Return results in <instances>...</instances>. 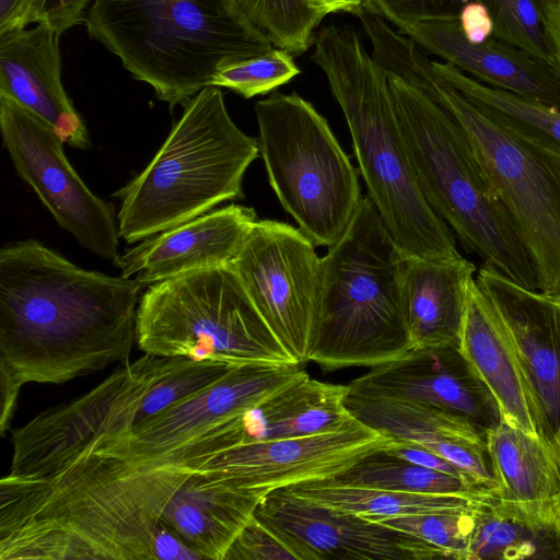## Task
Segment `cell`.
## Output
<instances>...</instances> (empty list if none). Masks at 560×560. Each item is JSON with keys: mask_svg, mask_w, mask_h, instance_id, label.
I'll list each match as a JSON object with an SVG mask.
<instances>
[{"mask_svg": "<svg viewBox=\"0 0 560 560\" xmlns=\"http://www.w3.org/2000/svg\"><path fill=\"white\" fill-rule=\"evenodd\" d=\"M142 284L83 269L36 240L0 250V432L21 387L128 362Z\"/></svg>", "mask_w": 560, "mask_h": 560, "instance_id": "obj_1", "label": "cell"}, {"mask_svg": "<svg viewBox=\"0 0 560 560\" xmlns=\"http://www.w3.org/2000/svg\"><path fill=\"white\" fill-rule=\"evenodd\" d=\"M228 447L220 423L141 463L81 453L45 477L20 480L16 514L50 560L198 559L160 517L179 486Z\"/></svg>", "mask_w": 560, "mask_h": 560, "instance_id": "obj_2", "label": "cell"}, {"mask_svg": "<svg viewBox=\"0 0 560 560\" xmlns=\"http://www.w3.org/2000/svg\"><path fill=\"white\" fill-rule=\"evenodd\" d=\"M312 60L325 72L346 118L368 197L405 255L459 254L451 228L431 209L416 179L387 72L351 28L329 25Z\"/></svg>", "mask_w": 560, "mask_h": 560, "instance_id": "obj_3", "label": "cell"}, {"mask_svg": "<svg viewBox=\"0 0 560 560\" xmlns=\"http://www.w3.org/2000/svg\"><path fill=\"white\" fill-rule=\"evenodd\" d=\"M385 71L424 92L456 122L529 254L537 291L560 294V153L522 137L468 101L412 39L386 30L373 44Z\"/></svg>", "mask_w": 560, "mask_h": 560, "instance_id": "obj_4", "label": "cell"}, {"mask_svg": "<svg viewBox=\"0 0 560 560\" xmlns=\"http://www.w3.org/2000/svg\"><path fill=\"white\" fill-rule=\"evenodd\" d=\"M84 21L171 108L211 86L223 67L273 48L233 0H94Z\"/></svg>", "mask_w": 560, "mask_h": 560, "instance_id": "obj_5", "label": "cell"}, {"mask_svg": "<svg viewBox=\"0 0 560 560\" xmlns=\"http://www.w3.org/2000/svg\"><path fill=\"white\" fill-rule=\"evenodd\" d=\"M404 252L370 198L320 261L316 329L308 362L325 371L374 368L413 349L401 301Z\"/></svg>", "mask_w": 560, "mask_h": 560, "instance_id": "obj_6", "label": "cell"}, {"mask_svg": "<svg viewBox=\"0 0 560 560\" xmlns=\"http://www.w3.org/2000/svg\"><path fill=\"white\" fill-rule=\"evenodd\" d=\"M180 118L147 167L115 196L119 237L140 242L243 198L257 139L231 119L218 86L186 101Z\"/></svg>", "mask_w": 560, "mask_h": 560, "instance_id": "obj_7", "label": "cell"}, {"mask_svg": "<svg viewBox=\"0 0 560 560\" xmlns=\"http://www.w3.org/2000/svg\"><path fill=\"white\" fill-rule=\"evenodd\" d=\"M387 75L416 179L431 209L466 252L537 290L529 254L462 130L424 92L394 73Z\"/></svg>", "mask_w": 560, "mask_h": 560, "instance_id": "obj_8", "label": "cell"}, {"mask_svg": "<svg viewBox=\"0 0 560 560\" xmlns=\"http://www.w3.org/2000/svg\"><path fill=\"white\" fill-rule=\"evenodd\" d=\"M136 342L144 353L158 357L230 364L295 363L231 265L188 271L149 285L137 307Z\"/></svg>", "mask_w": 560, "mask_h": 560, "instance_id": "obj_9", "label": "cell"}, {"mask_svg": "<svg viewBox=\"0 0 560 560\" xmlns=\"http://www.w3.org/2000/svg\"><path fill=\"white\" fill-rule=\"evenodd\" d=\"M258 148L282 208L315 246L330 247L362 199L359 174L327 120L296 93L255 105Z\"/></svg>", "mask_w": 560, "mask_h": 560, "instance_id": "obj_10", "label": "cell"}, {"mask_svg": "<svg viewBox=\"0 0 560 560\" xmlns=\"http://www.w3.org/2000/svg\"><path fill=\"white\" fill-rule=\"evenodd\" d=\"M300 229L256 220L231 264L254 306L298 364L308 362L320 291V261Z\"/></svg>", "mask_w": 560, "mask_h": 560, "instance_id": "obj_11", "label": "cell"}, {"mask_svg": "<svg viewBox=\"0 0 560 560\" xmlns=\"http://www.w3.org/2000/svg\"><path fill=\"white\" fill-rule=\"evenodd\" d=\"M0 129L19 176L57 223L101 258L119 256L115 207L96 195L67 160L63 141L44 120L0 94Z\"/></svg>", "mask_w": 560, "mask_h": 560, "instance_id": "obj_12", "label": "cell"}, {"mask_svg": "<svg viewBox=\"0 0 560 560\" xmlns=\"http://www.w3.org/2000/svg\"><path fill=\"white\" fill-rule=\"evenodd\" d=\"M306 374L296 363L233 365L195 396L95 442L82 453H97L129 464L154 459L238 416Z\"/></svg>", "mask_w": 560, "mask_h": 560, "instance_id": "obj_13", "label": "cell"}, {"mask_svg": "<svg viewBox=\"0 0 560 560\" xmlns=\"http://www.w3.org/2000/svg\"><path fill=\"white\" fill-rule=\"evenodd\" d=\"M254 515L295 560H435L439 548L364 517L306 502L284 488L267 493Z\"/></svg>", "mask_w": 560, "mask_h": 560, "instance_id": "obj_14", "label": "cell"}, {"mask_svg": "<svg viewBox=\"0 0 560 560\" xmlns=\"http://www.w3.org/2000/svg\"><path fill=\"white\" fill-rule=\"evenodd\" d=\"M475 280L504 326L548 451L560 428V308L486 265Z\"/></svg>", "mask_w": 560, "mask_h": 560, "instance_id": "obj_15", "label": "cell"}, {"mask_svg": "<svg viewBox=\"0 0 560 560\" xmlns=\"http://www.w3.org/2000/svg\"><path fill=\"white\" fill-rule=\"evenodd\" d=\"M392 441L354 418L335 431L226 448L205 468L266 495L276 489L329 479Z\"/></svg>", "mask_w": 560, "mask_h": 560, "instance_id": "obj_16", "label": "cell"}, {"mask_svg": "<svg viewBox=\"0 0 560 560\" xmlns=\"http://www.w3.org/2000/svg\"><path fill=\"white\" fill-rule=\"evenodd\" d=\"M351 392L417 401L458 413L486 432L501 420L492 394L455 346L412 349L348 384Z\"/></svg>", "mask_w": 560, "mask_h": 560, "instance_id": "obj_17", "label": "cell"}, {"mask_svg": "<svg viewBox=\"0 0 560 560\" xmlns=\"http://www.w3.org/2000/svg\"><path fill=\"white\" fill-rule=\"evenodd\" d=\"M345 405L366 427L393 440L413 442L442 456L477 488L497 495L486 431L468 418L430 405L351 392Z\"/></svg>", "mask_w": 560, "mask_h": 560, "instance_id": "obj_18", "label": "cell"}, {"mask_svg": "<svg viewBox=\"0 0 560 560\" xmlns=\"http://www.w3.org/2000/svg\"><path fill=\"white\" fill-rule=\"evenodd\" d=\"M256 220L253 208L232 203L140 241L119 254L114 264L122 277L135 278L142 285L228 266Z\"/></svg>", "mask_w": 560, "mask_h": 560, "instance_id": "obj_19", "label": "cell"}, {"mask_svg": "<svg viewBox=\"0 0 560 560\" xmlns=\"http://www.w3.org/2000/svg\"><path fill=\"white\" fill-rule=\"evenodd\" d=\"M59 38L44 23L0 36V94L48 124L67 144L86 150L88 128L61 82Z\"/></svg>", "mask_w": 560, "mask_h": 560, "instance_id": "obj_20", "label": "cell"}, {"mask_svg": "<svg viewBox=\"0 0 560 560\" xmlns=\"http://www.w3.org/2000/svg\"><path fill=\"white\" fill-rule=\"evenodd\" d=\"M264 497L203 466L175 491L160 522L199 559L224 560Z\"/></svg>", "mask_w": 560, "mask_h": 560, "instance_id": "obj_21", "label": "cell"}, {"mask_svg": "<svg viewBox=\"0 0 560 560\" xmlns=\"http://www.w3.org/2000/svg\"><path fill=\"white\" fill-rule=\"evenodd\" d=\"M477 269L460 254L423 258L405 255L401 301L413 349L455 346Z\"/></svg>", "mask_w": 560, "mask_h": 560, "instance_id": "obj_22", "label": "cell"}, {"mask_svg": "<svg viewBox=\"0 0 560 560\" xmlns=\"http://www.w3.org/2000/svg\"><path fill=\"white\" fill-rule=\"evenodd\" d=\"M458 350L492 394L502 420L539 436L523 375L504 326L476 280L469 287Z\"/></svg>", "mask_w": 560, "mask_h": 560, "instance_id": "obj_23", "label": "cell"}, {"mask_svg": "<svg viewBox=\"0 0 560 560\" xmlns=\"http://www.w3.org/2000/svg\"><path fill=\"white\" fill-rule=\"evenodd\" d=\"M349 389L306 374L231 419L235 446L341 429L354 420L345 405Z\"/></svg>", "mask_w": 560, "mask_h": 560, "instance_id": "obj_24", "label": "cell"}, {"mask_svg": "<svg viewBox=\"0 0 560 560\" xmlns=\"http://www.w3.org/2000/svg\"><path fill=\"white\" fill-rule=\"evenodd\" d=\"M422 50L434 54L488 85L560 108V88L529 62L490 43L469 42L458 16L423 21L400 30Z\"/></svg>", "mask_w": 560, "mask_h": 560, "instance_id": "obj_25", "label": "cell"}, {"mask_svg": "<svg viewBox=\"0 0 560 560\" xmlns=\"http://www.w3.org/2000/svg\"><path fill=\"white\" fill-rule=\"evenodd\" d=\"M560 560V528L549 500L524 503L493 498L475 512L467 560Z\"/></svg>", "mask_w": 560, "mask_h": 560, "instance_id": "obj_26", "label": "cell"}, {"mask_svg": "<svg viewBox=\"0 0 560 560\" xmlns=\"http://www.w3.org/2000/svg\"><path fill=\"white\" fill-rule=\"evenodd\" d=\"M486 445L498 499L541 503L557 495L551 462L539 436L501 420L486 432Z\"/></svg>", "mask_w": 560, "mask_h": 560, "instance_id": "obj_27", "label": "cell"}, {"mask_svg": "<svg viewBox=\"0 0 560 560\" xmlns=\"http://www.w3.org/2000/svg\"><path fill=\"white\" fill-rule=\"evenodd\" d=\"M316 505L363 517H394L409 514L460 511L477 508L492 494H422L308 481L284 488Z\"/></svg>", "mask_w": 560, "mask_h": 560, "instance_id": "obj_28", "label": "cell"}, {"mask_svg": "<svg viewBox=\"0 0 560 560\" xmlns=\"http://www.w3.org/2000/svg\"><path fill=\"white\" fill-rule=\"evenodd\" d=\"M433 70L478 108L513 132L560 153V108L482 83L448 62Z\"/></svg>", "mask_w": 560, "mask_h": 560, "instance_id": "obj_29", "label": "cell"}, {"mask_svg": "<svg viewBox=\"0 0 560 560\" xmlns=\"http://www.w3.org/2000/svg\"><path fill=\"white\" fill-rule=\"evenodd\" d=\"M384 448L362 457L325 481L349 487L422 494H491L462 478L409 463L387 453Z\"/></svg>", "mask_w": 560, "mask_h": 560, "instance_id": "obj_30", "label": "cell"}, {"mask_svg": "<svg viewBox=\"0 0 560 560\" xmlns=\"http://www.w3.org/2000/svg\"><path fill=\"white\" fill-rule=\"evenodd\" d=\"M244 20L273 47L292 56L305 52L326 13L311 0H233Z\"/></svg>", "mask_w": 560, "mask_h": 560, "instance_id": "obj_31", "label": "cell"}, {"mask_svg": "<svg viewBox=\"0 0 560 560\" xmlns=\"http://www.w3.org/2000/svg\"><path fill=\"white\" fill-rule=\"evenodd\" d=\"M233 365L213 360L164 357L137 409L132 425L209 387Z\"/></svg>", "mask_w": 560, "mask_h": 560, "instance_id": "obj_32", "label": "cell"}, {"mask_svg": "<svg viewBox=\"0 0 560 560\" xmlns=\"http://www.w3.org/2000/svg\"><path fill=\"white\" fill-rule=\"evenodd\" d=\"M477 508L394 517L364 518L412 535L442 550L447 559L467 560Z\"/></svg>", "mask_w": 560, "mask_h": 560, "instance_id": "obj_33", "label": "cell"}, {"mask_svg": "<svg viewBox=\"0 0 560 560\" xmlns=\"http://www.w3.org/2000/svg\"><path fill=\"white\" fill-rule=\"evenodd\" d=\"M299 73L292 55L273 47L261 55L223 67L214 74L211 86L226 88L250 98L288 83Z\"/></svg>", "mask_w": 560, "mask_h": 560, "instance_id": "obj_34", "label": "cell"}, {"mask_svg": "<svg viewBox=\"0 0 560 560\" xmlns=\"http://www.w3.org/2000/svg\"><path fill=\"white\" fill-rule=\"evenodd\" d=\"M494 33L529 59L550 68L551 56L540 10L533 0H491Z\"/></svg>", "mask_w": 560, "mask_h": 560, "instance_id": "obj_35", "label": "cell"}, {"mask_svg": "<svg viewBox=\"0 0 560 560\" xmlns=\"http://www.w3.org/2000/svg\"><path fill=\"white\" fill-rule=\"evenodd\" d=\"M470 1L474 0H365L364 7L401 30L423 21L458 16Z\"/></svg>", "mask_w": 560, "mask_h": 560, "instance_id": "obj_36", "label": "cell"}, {"mask_svg": "<svg viewBox=\"0 0 560 560\" xmlns=\"http://www.w3.org/2000/svg\"><path fill=\"white\" fill-rule=\"evenodd\" d=\"M224 560H295L280 539L254 514L238 533Z\"/></svg>", "mask_w": 560, "mask_h": 560, "instance_id": "obj_37", "label": "cell"}, {"mask_svg": "<svg viewBox=\"0 0 560 560\" xmlns=\"http://www.w3.org/2000/svg\"><path fill=\"white\" fill-rule=\"evenodd\" d=\"M94 0H32L31 23H44L60 36L84 21Z\"/></svg>", "mask_w": 560, "mask_h": 560, "instance_id": "obj_38", "label": "cell"}, {"mask_svg": "<svg viewBox=\"0 0 560 560\" xmlns=\"http://www.w3.org/2000/svg\"><path fill=\"white\" fill-rule=\"evenodd\" d=\"M384 450L387 453H389L396 457H399L401 459H405L409 463L416 464L418 466H421V467H424L428 469L438 470L441 472H445V474L462 478L465 481H467L468 483L472 485L463 475V472L458 468H456L453 464H451L448 460H446L442 456L438 455L433 451L425 448L421 445H418L413 442L393 440ZM474 487H476V486H474Z\"/></svg>", "mask_w": 560, "mask_h": 560, "instance_id": "obj_39", "label": "cell"}, {"mask_svg": "<svg viewBox=\"0 0 560 560\" xmlns=\"http://www.w3.org/2000/svg\"><path fill=\"white\" fill-rule=\"evenodd\" d=\"M458 20L465 37L474 44L485 43L494 31L489 9L478 0L466 3L460 9Z\"/></svg>", "mask_w": 560, "mask_h": 560, "instance_id": "obj_40", "label": "cell"}, {"mask_svg": "<svg viewBox=\"0 0 560 560\" xmlns=\"http://www.w3.org/2000/svg\"><path fill=\"white\" fill-rule=\"evenodd\" d=\"M539 10L550 49V68L560 88V0H542Z\"/></svg>", "mask_w": 560, "mask_h": 560, "instance_id": "obj_41", "label": "cell"}, {"mask_svg": "<svg viewBox=\"0 0 560 560\" xmlns=\"http://www.w3.org/2000/svg\"><path fill=\"white\" fill-rule=\"evenodd\" d=\"M31 11L32 0H0V36L24 30Z\"/></svg>", "mask_w": 560, "mask_h": 560, "instance_id": "obj_42", "label": "cell"}, {"mask_svg": "<svg viewBox=\"0 0 560 560\" xmlns=\"http://www.w3.org/2000/svg\"><path fill=\"white\" fill-rule=\"evenodd\" d=\"M545 294V293H544ZM556 306L560 308V294H545ZM548 455L551 462L555 475L557 495L560 494V428L548 448Z\"/></svg>", "mask_w": 560, "mask_h": 560, "instance_id": "obj_43", "label": "cell"}, {"mask_svg": "<svg viewBox=\"0 0 560 560\" xmlns=\"http://www.w3.org/2000/svg\"><path fill=\"white\" fill-rule=\"evenodd\" d=\"M311 3L328 14L331 12H355L364 5L365 0H311Z\"/></svg>", "mask_w": 560, "mask_h": 560, "instance_id": "obj_44", "label": "cell"}, {"mask_svg": "<svg viewBox=\"0 0 560 560\" xmlns=\"http://www.w3.org/2000/svg\"><path fill=\"white\" fill-rule=\"evenodd\" d=\"M549 509L556 524L560 528V494L549 500Z\"/></svg>", "mask_w": 560, "mask_h": 560, "instance_id": "obj_45", "label": "cell"}]
</instances>
